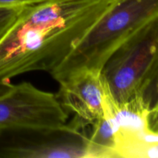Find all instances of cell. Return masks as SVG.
<instances>
[{
  "instance_id": "cell-6",
  "label": "cell",
  "mask_w": 158,
  "mask_h": 158,
  "mask_svg": "<svg viewBox=\"0 0 158 158\" xmlns=\"http://www.w3.org/2000/svg\"><path fill=\"white\" fill-rule=\"evenodd\" d=\"M87 128L86 158H117L115 129L109 116L103 112Z\"/></svg>"
},
{
  "instance_id": "cell-5",
  "label": "cell",
  "mask_w": 158,
  "mask_h": 158,
  "mask_svg": "<svg viewBox=\"0 0 158 158\" xmlns=\"http://www.w3.org/2000/svg\"><path fill=\"white\" fill-rule=\"evenodd\" d=\"M12 140L0 146L2 158H86V137L66 125L58 130L9 131Z\"/></svg>"
},
{
  "instance_id": "cell-9",
  "label": "cell",
  "mask_w": 158,
  "mask_h": 158,
  "mask_svg": "<svg viewBox=\"0 0 158 158\" xmlns=\"http://www.w3.org/2000/svg\"><path fill=\"white\" fill-rule=\"evenodd\" d=\"M46 1L49 0H0V7L29 6Z\"/></svg>"
},
{
  "instance_id": "cell-10",
  "label": "cell",
  "mask_w": 158,
  "mask_h": 158,
  "mask_svg": "<svg viewBox=\"0 0 158 158\" xmlns=\"http://www.w3.org/2000/svg\"><path fill=\"white\" fill-rule=\"evenodd\" d=\"M11 85H0V97H2V95H4L6 93H7L9 91V89H10Z\"/></svg>"
},
{
  "instance_id": "cell-3",
  "label": "cell",
  "mask_w": 158,
  "mask_h": 158,
  "mask_svg": "<svg viewBox=\"0 0 158 158\" xmlns=\"http://www.w3.org/2000/svg\"><path fill=\"white\" fill-rule=\"evenodd\" d=\"M158 66V18L130 36L107 60L102 73L119 103L143 95Z\"/></svg>"
},
{
  "instance_id": "cell-7",
  "label": "cell",
  "mask_w": 158,
  "mask_h": 158,
  "mask_svg": "<svg viewBox=\"0 0 158 158\" xmlns=\"http://www.w3.org/2000/svg\"><path fill=\"white\" fill-rule=\"evenodd\" d=\"M142 97L148 105L144 142L158 143V66Z\"/></svg>"
},
{
  "instance_id": "cell-1",
  "label": "cell",
  "mask_w": 158,
  "mask_h": 158,
  "mask_svg": "<svg viewBox=\"0 0 158 158\" xmlns=\"http://www.w3.org/2000/svg\"><path fill=\"white\" fill-rule=\"evenodd\" d=\"M113 0H49L25 6L0 38V85L33 71L50 73Z\"/></svg>"
},
{
  "instance_id": "cell-8",
  "label": "cell",
  "mask_w": 158,
  "mask_h": 158,
  "mask_svg": "<svg viewBox=\"0 0 158 158\" xmlns=\"http://www.w3.org/2000/svg\"><path fill=\"white\" fill-rule=\"evenodd\" d=\"M25 6L0 7V38L18 18Z\"/></svg>"
},
{
  "instance_id": "cell-2",
  "label": "cell",
  "mask_w": 158,
  "mask_h": 158,
  "mask_svg": "<svg viewBox=\"0 0 158 158\" xmlns=\"http://www.w3.org/2000/svg\"><path fill=\"white\" fill-rule=\"evenodd\" d=\"M157 18L158 0H113L51 76L59 83L82 68L102 70L130 36Z\"/></svg>"
},
{
  "instance_id": "cell-4",
  "label": "cell",
  "mask_w": 158,
  "mask_h": 158,
  "mask_svg": "<svg viewBox=\"0 0 158 158\" xmlns=\"http://www.w3.org/2000/svg\"><path fill=\"white\" fill-rule=\"evenodd\" d=\"M59 83L56 97L64 110L74 115L67 125L74 131L85 132L103 115V98L108 85L102 70L82 68Z\"/></svg>"
}]
</instances>
